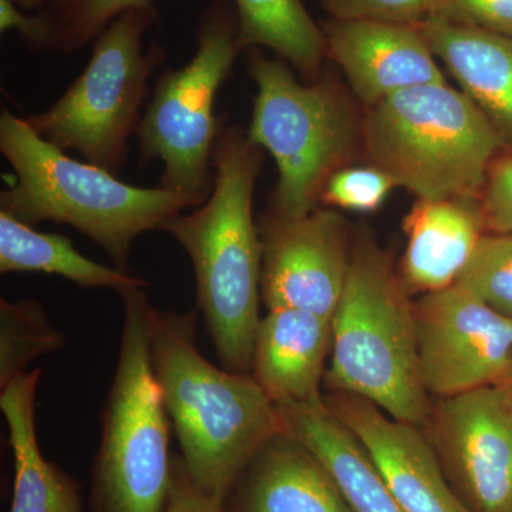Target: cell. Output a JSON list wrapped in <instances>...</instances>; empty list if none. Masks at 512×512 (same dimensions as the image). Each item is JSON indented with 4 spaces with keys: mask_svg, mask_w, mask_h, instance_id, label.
I'll list each match as a JSON object with an SVG mask.
<instances>
[{
    "mask_svg": "<svg viewBox=\"0 0 512 512\" xmlns=\"http://www.w3.org/2000/svg\"><path fill=\"white\" fill-rule=\"evenodd\" d=\"M264 150L247 130L224 126L212 153L214 187L191 214L164 225L190 256L202 313L222 367L252 373L259 322L262 241L254 217Z\"/></svg>",
    "mask_w": 512,
    "mask_h": 512,
    "instance_id": "cell-1",
    "label": "cell"
},
{
    "mask_svg": "<svg viewBox=\"0 0 512 512\" xmlns=\"http://www.w3.org/2000/svg\"><path fill=\"white\" fill-rule=\"evenodd\" d=\"M195 319L197 312L151 306V362L188 474L205 494L225 503L256 451L284 429L276 404L254 376L202 356Z\"/></svg>",
    "mask_w": 512,
    "mask_h": 512,
    "instance_id": "cell-2",
    "label": "cell"
},
{
    "mask_svg": "<svg viewBox=\"0 0 512 512\" xmlns=\"http://www.w3.org/2000/svg\"><path fill=\"white\" fill-rule=\"evenodd\" d=\"M0 151L16 177L12 187L0 192V211L32 227L40 222L70 225L99 245L121 271L141 234L163 231L168 221L194 207L184 195L136 187L99 165L74 160L8 109L0 114Z\"/></svg>",
    "mask_w": 512,
    "mask_h": 512,
    "instance_id": "cell-3",
    "label": "cell"
},
{
    "mask_svg": "<svg viewBox=\"0 0 512 512\" xmlns=\"http://www.w3.org/2000/svg\"><path fill=\"white\" fill-rule=\"evenodd\" d=\"M326 383L375 404L393 419H431L421 377L414 303L390 255L370 234L353 242L345 291L332 318Z\"/></svg>",
    "mask_w": 512,
    "mask_h": 512,
    "instance_id": "cell-4",
    "label": "cell"
},
{
    "mask_svg": "<svg viewBox=\"0 0 512 512\" xmlns=\"http://www.w3.org/2000/svg\"><path fill=\"white\" fill-rule=\"evenodd\" d=\"M362 157L417 200L481 197L505 150L491 121L447 82L424 84L363 109Z\"/></svg>",
    "mask_w": 512,
    "mask_h": 512,
    "instance_id": "cell-5",
    "label": "cell"
},
{
    "mask_svg": "<svg viewBox=\"0 0 512 512\" xmlns=\"http://www.w3.org/2000/svg\"><path fill=\"white\" fill-rule=\"evenodd\" d=\"M248 70L256 86L248 137L278 170L269 212L302 217L320 207L329 178L362 156L363 113L338 80L301 83L259 47L248 49Z\"/></svg>",
    "mask_w": 512,
    "mask_h": 512,
    "instance_id": "cell-6",
    "label": "cell"
},
{
    "mask_svg": "<svg viewBox=\"0 0 512 512\" xmlns=\"http://www.w3.org/2000/svg\"><path fill=\"white\" fill-rule=\"evenodd\" d=\"M120 296L124 325L103 412L90 511L163 512L173 470L171 421L151 362V303L143 288Z\"/></svg>",
    "mask_w": 512,
    "mask_h": 512,
    "instance_id": "cell-7",
    "label": "cell"
},
{
    "mask_svg": "<svg viewBox=\"0 0 512 512\" xmlns=\"http://www.w3.org/2000/svg\"><path fill=\"white\" fill-rule=\"evenodd\" d=\"M241 52L235 6L214 0L202 12L194 56L158 77L138 126L141 160L161 161L160 187L184 195L195 208L214 187L212 153L225 126L215 116V100Z\"/></svg>",
    "mask_w": 512,
    "mask_h": 512,
    "instance_id": "cell-8",
    "label": "cell"
},
{
    "mask_svg": "<svg viewBox=\"0 0 512 512\" xmlns=\"http://www.w3.org/2000/svg\"><path fill=\"white\" fill-rule=\"evenodd\" d=\"M156 6L128 10L93 43L80 76L46 111L25 117L39 136L117 175L137 134L148 80L167 53L158 42L143 49L157 23Z\"/></svg>",
    "mask_w": 512,
    "mask_h": 512,
    "instance_id": "cell-9",
    "label": "cell"
},
{
    "mask_svg": "<svg viewBox=\"0 0 512 512\" xmlns=\"http://www.w3.org/2000/svg\"><path fill=\"white\" fill-rule=\"evenodd\" d=\"M414 316L427 393L447 399L512 379V318L463 285L423 293Z\"/></svg>",
    "mask_w": 512,
    "mask_h": 512,
    "instance_id": "cell-10",
    "label": "cell"
},
{
    "mask_svg": "<svg viewBox=\"0 0 512 512\" xmlns=\"http://www.w3.org/2000/svg\"><path fill=\"white\" fill-rule=\"evenodd\" d=\"M262 241L261 296L268 311L291 308L332 319L348 279V221L338 211L316 208L284 218H256Z\"/></svg>",
    "mask_w": 512,
    "mask_h": 512,
    "instance_id": "cell-11",
    "label": "cell"
},
{
    "mask_svg": "<svg viewBox=\"0 0 512 512\" xmlns=\"http://www.w3.org/2000/svg\"><path fill=\"white\" fill-rule=\"evenodd\" d=\"M437 448L471 512H512V407L503 387L440 399Z\"/></svg>",
    "mask_w": 512,
    "mask_h": 512,
    "instance_id": "cell-12",
    "label": "cell"
},
{
    "mask_svg": "<svg viewBox=\"0 0 512 512\" xmlns=\"http://www.w3.org/2000/svg\"><path fill=\"white\" fill-rule=\"evenodd\" d=\"M325 402L365 447L404 511L471 512L454 491L440 457L419 427L393 419L353 394L336 392Z\"/></svg>",
    "mask_w": 512,
    "mask_h": 512,
    "instance_id": "cell-13",
    "label": "cell"
},
{
    "mask_svg": "<svg viewBox=\"0 0 512 512\" xmlns=\"http://www.w3.org/2000/svg\"><path fill=\"white\" fill-rule=\"evenodd\" d=\"M322 29L328 57L363 109L403 90L446 82L419 25L330 19Z\"/></svg>",
    "mask_w": 512,
    "mask_h": 512,
    "instance_id": "cell-14",
    "label": "cell"
},
{
    "mask_svg": "<svg viewBox=\"0 0 512 512\" xmlns=\"http://www.w3.org/2000/svg\"><path fill=\"white\" fill-rule=\"evenodd\" d=\"M224 507L227 512H353L325 464L285 430L256 451Z\"/></svg>",
    "mask_w": 512,
    "mask_h": 512,
    "instance_id": "cell-15",
    "label": "cell"
},
{
    "mask_svg": "<svg viewBox=\"0 0 512 512\" xmlns=\"http://www.w3.org/2000/svg\"><path fill=\"white\" fill-rule=\"evenodd\" d=\"M332 319L301 309H271L256 329L252 373L276 406L322 397Z\"/></svg>",
    "mask_w": 512,
    "mask_h": 512,
    "instance_id": "cell-16",
    "label": "cell"
},
{
    "mask_svg": "<svg viewBox=\"0 0 512 512\" xmlns=\"http://www.w3.org/2000/svg\"><path fill=\"white\" fill-rule=\"evenodd\" d=\"M402 278L407 289L429 293L457 284L487 234L478 197L417 200L404 218Z\"/></svg>",
    "mask_w": 512,
    "mask_h": 512,
    "instance_id": "cell-17",
    "label": "cell"
},
{
    "mask_svg": "<svg viewBox=\"0 0 512 512\" xmlns=\"http://www.w3.org/2000/svg\"><path fill=\"white\" fill-rule=\"evenodd\" d=\"M419 26L434 56L512 148V37L434 18Z\"/></svg>",
    "mask_w": 512,
    "mask_h": 512,
    "instance_id": "cell-18",
    "label": "cell"
},
{
    "mask_svg": "<svg viewBox=\"0 0 512 512\" xmlns=\"http://www.w3.org/2000/svg\"><path fill=\"white\" fill-rule=\"evenodd\" d=\"M282 429L325 464L353 512H406L390 493L365 447L330 410L313 402L276 406Z\"/></svg>",
    "mask_w": 512,
    "mask_h": 512,
    "instance_id": "cell-19",
    "label": "cell"
},
{
    "mask_svg": "<svg viewBox=\"0 0 512 512\" xmlns=\"http://www.w3.org/2000/svg\"><path fill=\"white\" fill-rule=\"evenodd\" d=\"M42 369L13 380L0 394V410L9 431L15 461L9 512H83L79 484L40 450L35 403Z\"/></svg>",
    "mask_w": 512,
    "mask_h": 512,
    "instance_id": "cell-20",
    "label": "cell"
},
{
    "mask_svg": "<svg viewBox=\"0 0 512 512\" xmlns=\"http://www.w3.org/2000/svg\"><path fill=\"white\" fill-rule=\"evenodd\" d=\"M25 272L62 276L80 288L119 293L147 285L138 276L80 254L69 238L36 231L32 225L0 211V274Z\"/></svg>",
    "mask_w": 512,
    "mask_h": 512,
    "instance_id": "cell-21",
    "label": "cell"
},
{
    "mask_svg": "<svg viewBox=\"0 0 512 512\" xmlns=\"http://www.w3.org/2000/svg\"><path fill=\"white\" fill-rule=\"evenodd\" d=\"M234 6L242 50L265 47L308 83L322 76L328 57L325 33L302 0H234Z\"/></svg>",
    "mask_w": 512,
    "mask_h": 512,
    "instance_id": "cell-22",
    "label": "cell"
},
{
    "mask_svg": "<svg viewBox=\"0 0 512 512\" xmlns=\"http://www.w3.org/2000/svg\"><path fill=\"white\" fill-rule=\"evenodd\" d=\"M151 5L154 0H52L35 13L36 36L26 49L73 55L93 45L123 13Z\"/></svg>",
    "mask_w": 512,
    "mask_h": 512,
    "instance_id": "cell-23",
    "label": "cell"
},
{
    "mask_svg": "<svg viewBox=\"0 0 512 512\" xmlns=\"http://www.w3.org/2000/svg\"><path fill=\"white\" fill-rule=\"evenodd\" d=\"M66 345V338L50 322L36 299H0V390L25 375L37 357L53 355Z\"/></svg>",
    "mask_w": 512,
    "mask_h": 512,
    "instance_id": "cell-24",
    "label": "cell"
},
{
    "mask_svg": "<svg viewBox=\"0 0 512 512\" xmlns=\"http://www.w3.org/2000/svg\"><path fill=\"white\" fill-rule=\"evenodd\" d=\"M457 284L512 318V235L487 232Z\"/></svg>",
    "mask_w": 512,
    "mask_h": 512,
    "instance_id": "cell-25",
    "label": "cell"
},
{
    "mask_svg": "<svg viewBox=\"0 0 512 512\" xmlns=\"http://www.w3.org/2000/svg\"><path fill=\"white\" fill-rule=\"evenodd\" d=\"M396 187L393 178L375 165H349L329 178L320 204L346 211L373 212L382 207Z\"/></svg>",
    "mask_w": 512,
    "mask_h": 512,
    "instance_id": "cell-26",
    "label": "cell"
},
{
    "mask_svg": "<svg viewBox=\"0 0 512 512\" xmlns=\"http://www.w3.org/2000/svg\"><path fill=\"white\" fill-rule=\"evenodd\" d=\"M338 22H394L419 25L430 16V0H319Z\"/></svg>",
    "mask_w": 512,
    "mask_h": 512,
    "instance_id": "cell-27",
    "label": "cell"
},
{
    "mask_svg": "<svg viewBox=\"0 0 512 512\" xmlns=\"http://www.w3.org/2000/svg\"><path fill=\"white\" fill-rule=\"evenodd\" d=\"M429 18L512 37V0H430Z\"/></svg>",
    "mask_w": 512,
    "mask_h": 512,
    "instance_id": "cell-28",
    "label": "cell"
},
{
    "mask_svg": "<svg viewBox=\"0 0 512 512\" xmlns=\"http://www.w3.org/2000/svg\"><path fill=\"white\" fill-rule=\"evenodd\" d=\"M480 200L487 232L512 235V148L488 167Z\"/></svg>",
    "mask_w": 512,
    "mask_h": 512,
    "instance_id": "cell-29",
    "label": "cell"
},
{
    "mask_svg": "<svg viewBox=\"0 0 512 512\" xmlns=\"http://www.w3.org/2000/svg\"><path fill=\"white\" fill-rule=\"evenodd\" d=\"M163 512H227L224 503L215 500L192 481L183 458L173 456L171 484Z\"/></svg>",
    "mask_w": 512,
    "mask_h": 512,
    "instance_id": "cell-30",
    "label": "cell"
},
{
    "mask_svg": "<svg viewBox=\"0 0 512 512\" xmlns=\"http://www.w3.org/2000/svg\"><path fill=\"white\" fill-rule=\"evenodd\" d=\"M15 30L20 39L28 47L35 39L37 32V20L35 13L29 15L20 9L13 0H0V32Z\"/></svg>",
    "mask_w": 512,
    "mask_h": 512,
    "instance_id": "cell-31",
    "label": "cell"
},
{
    "mask_svg": "<svg viewBox=\"0 0 512 512\" xmlns=\"http://www.w3.org/2000/svg\"><path fill=\"white\" fill-rule=\"evenodd\" d=\"M13 2H15L20 9L25 10V12L36 13L46 8L52 0H13Z\"/></svg>",
    "mask_w": 512,
    "mask_h": 512,
    "instance_id": "cell-32",
    "label": "cell"
},
{
    "mask_svg": "<svg viewBox=\"0 0 512 512\" xmlns=\"http://www.w3.org/2000/svg\"><path fill=\"white\" fill-rule=\"evenodd\" d=\"M500 386L503 387L505 396H507L508 402H510L512 407V379L508 380V382L500 384Z\"/></svg>",
    "mask_w": 512,
    "mask_h": 512,
    "instance_id": "cell-33",
    "label": "cell"
}]
</instances>
